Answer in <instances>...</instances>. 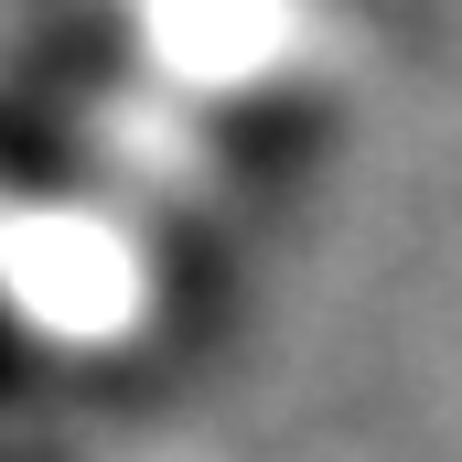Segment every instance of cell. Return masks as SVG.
<instances>
[{
	"instance_id": "cell-1",
	"label": "cell",
	"mask_w": 462,
	"mask_h": 462,
	"mask_svg": "<svg viewBox=\"0 0 462 462\" xmlns=\"http://www.w3.org/2000/svg\"><path fill=\"white\" fill-rule=\"evenodd\" d=\"M32 376H43V355L22 345V334H11V312H0V398H22Z\"/></svg>"
}]
</instances>
